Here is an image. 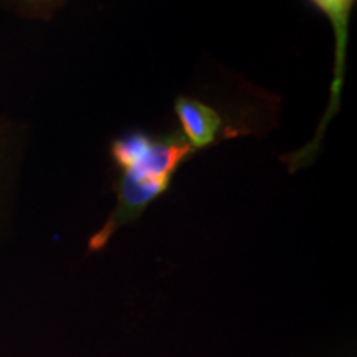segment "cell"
I'll return each mask as SVG.
<instances>
[{
    "instance_id": "obj_1",
    "label": "cell",
    "mask_w": 357,
    "mask_h": 357,
    "mask_svg": "<svg viewBox=\"0 0 357 357\" xmlns=\"http://www.w3.org/2000/svg\"><path fill=\"white\" fill-rule=\"evenodd\" d=\"M195 151L178 132L154 134L129 129L109 144L116 178V205L105 225L89 240V252H101L121 227L137 220L171 189L176 174Z\"/></svg>"
},
{
    "instance_id": "obj_3",
    "label": "cell",
    "mask_w": 357,
    "mask_h": 357,
    "mask_svg": "<svg viewBox=\"0 0 357 357\" xmlns=\"http://www.w3.org/2000/svg\"><path fill=\"white\" fill-rule=\"evenodd\" d=\"M174 114L181 134L195 153L235 136L234 126L212 105L194 96H178L174 102Z\"/></svg>"
},
{
    "instance_id": "obj_2",
    "label": "cell",
    "mask_w": 357,
    "mask_h": 357,
    "mask_svg": "<svg viewBox=\"0 0 357 357\" xmlns=\"http://www.w3.org/2000/svg\"><path fill=\"white\" fill-rule=\"evenodd\" d=\"M318 10L328 19L333 29L334 37V65H333V79L329 86V101L326 106L323 118L316 128L314 136L311 141L301 147L296 153L289 154L283 160L287 162L289 172H298L301 169L310 167L319 155L321 144H323L324 132L328 124L333 121L341 109L342 86H344L346 66H347V43H349V26L351 15L354 10L356 0H310Z\"/></svg>"
}]
</instances>
